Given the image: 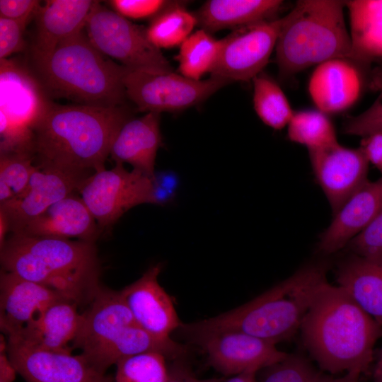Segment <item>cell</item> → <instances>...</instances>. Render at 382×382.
I'll return each instance as SVG.
<instances>
[{
    "mask_svg": "<svg viewBox=\"0 0 382 382\" xmlns=\"http://www.w3.org/2000/svg\"><path fill=\"white\" fill-rule=\"evenodd\" d=\"M131 119L125 105L51 103L33 129L34 163L90 176L105 168L117 133Z\"/></svg>",
    "mask_w": 382,
    "mask_h": 382,
    "instance_id": "obj_1",
    "label": "cell"
},
{
    "mask_svg": "<svg viewBox=\"0 0 382 382\" xmlns=\"http://www.w3.org/2000/svg\"><path fill=\"white\" fill-rule=\"evenodd\" d=\"M303 345L320 370L331 375L366 373L382 325L340 286L325 282L300 329Z\"/></svg>",
    "mask_w": 382,
    "mask_h": 382,
    "instance_id": "obj_2",
    "label": "cell"
},
{
    "mask_svg": "<svg viewBox=\"0 0 382 382\" xmlns=\"http://www.w3.org/2000/svg\"><path fill=\"white\" fill-rule=\"evenodd\" d=\"M326 281L324 267L307 266L241 306L201 321L181 323L178 330L189 340L211 332L235 331L276 345L299 330Z\"/></svg>",
    "mask_w": 382,
    "mask_h": 382,
    "instance_id": "obj_3",
    "label": "cell"
},
{
    "mask_svg": "<svg viewBox=\"0 0 382 382\" xmlns=\"http://www.w3.org/2000/svg\"><path fill=\"white\" fill-rule=\"evenodd\" d=\"M0 260L3 270L56 290L78 305L90 303L100 287L92 241L12 233L1 248Z\"/></svg>",
    "mask_w": 382,
    "mask_h": 382,
    "instance_id": "obj_4",
    "label": "cell"
},
{
    "mask_svg": "<svg viewBox=\"0 0 382 382\" xmlns=\"http://www.w3.org/2000/svg\"><path fill=\"white\" fill-rule=\"evenodd\" d=\"M33 62L35 77L47 95L66 98L81 105H124L126 67L105 58L83 32Z\"/></svg>",
    "mask_w": 382,
    "mask_h": 382,
    "instance_id": "obj_5",
    "label": "cell"
},
{
    "mask_svg": "<svg viewBox=\"0 0 382 382\" xmlns=\"http://www.w3.org/2000/svg\"><path fill=\"white\" fill-rule=\"evenodd\" d=\"M345 1L299 0L281 18L275 46L281 78L333 58L356 59L345 22Z\"/></svg>",
    "mask_w": 382,
    "mask_h": 382,
    "instance_id": "obj_6",
    "label": "cell"
},
{
    "mask_svg": "<svg viewBox=\"0 0 382 382\" xmlns=\"http://www.w3.org/2000/svg\"><path fill=\"white\" fill-rule=\"evenodd\" d=\"M86 35L101 54L130 70L168 73L173 68L161 50L148 39L144 29L96 1L86 27Z\"/></svg>",
    "mask_w": 382,
    "mask_h": 382,
    "instance_id": "obj_7",
    "label": "cell"
},
{
    "mask_svg": "<svg viewBox=\"0 0 382 382\" xmlns=\"http://www.w3.org/2000/svg\"><path fill=\"white\" fill-rule=\"evenodd\" d=\"M229 83L212 76L197 81L173 71L156 74L127 68L123 77L127 98L146 113L185 110L202 103Z\"/></svg>",
    "mask_w": 382,
    "mask_h": 382,
    "instance_id": "obj_8",
    "label": "cell"
},
{
    "mask_svg": "<svg viewBox=\"0 0 382 382\" xmlns=\"http://www.w3.org/2000/svg\"><path fill=\"white\" fill-rule=\"evenodd\" d=\"M382 88V62L337 57L317 65L308 92L317 109L338 113L353 106L366 92Z\"/></svg>",
    "mask_w": 382,
    "mask_h": 382,
    "instance_id": "obj_9",
    "label": "cell"
},
{
    "mask_svg": "<svg viewBox=\"0 0 382 382\" xmlns=\"http://www.w3.org/2000/svg\"><path fill=\"white\" fill-rule=\"evenodd\" d=\"M78 192L102 228L112 225L137 205L154 204L153 178L135 169L128 171L120 163L91 175Z\"/></svg>",
    "mask_w": 382,
    "mask_h": 382,
    "instance_id": "obj_10",
    "label": "cell"
},
{
    "mask_svg": "<svg viewBox=\"0 0 382 382\" xmlns=\"http://www.w3.org/2000/svg\"><path fill=\"white\" fill-rule=\"evenodd\" d=\"M282 19L257 22L235 29L219 40L210 76L228 81H248L262 72L275 49Z\"/></svg>",
    "mask_w": 382,
    "mask_h": 382,
    "instance_id": "obj_11",
    "label": "cell"
},
{
    "mask_svg": "<svg viewBox=\"0 0 382 382\" xmlns=\"http://www.w3.org/2000/svg\"><path fill=\"white\" fill-rule=\"evenodd\" d=\"M200 346L209 364L225 376L270 367L288 354L275 345L235 331H221L197 336L191 340Z\"/></svg>",
    "mask_w": 382,
    "mask_h": 382,
    "instance_id": "obj_12",
    "label": "cell"
},
{
    "mask_svg": "<svg viewBox=\"0 0 382 382\" xmlns=\"http://www.w3.org/2000/svg\"><path fill=\"white\" fill-rule=\"evenodd\" d=\"M6 353L26 382H115L81 354L35 349L8 340Z\"/></svg>",
    "mask_w": 382,
    "mask_h": 382,
    "instance_id": "obj_13",
    "label": "cell"
},
{
    "mask_svg": "<svg viewBox=\"0 0 382 382\" xmlns=\"http://www.w3.org/2000/svg\"><path fill=\"white\" fill-rule=\"evenodd\" d=\"M308 152L316 180L335 214L368 180L369 163L360 147L347 148L337 141Z\"/></svg>",
    "mask_w": 382,
    "mask_h": 382,
    "instance_id": "obj_14",
    "label": "cell"
},
{
    "mask_svg": "<svg viewBox=\"0 0 382 382\" xmlns=\"http://www.w3.org/2000/svg\"><path fill=\"white\" fill-rule=\"evenodd\" d=\"M89 176L37 166L25 189L8 202L0 204L12 233L23 231L34 219L50 206L74 194Z\"/></svg>",
    "mask_w": 382,
    "mask_h": 382,
    "instance_id": "obj_15",
    "label": "cell"
},
{
    "mask_svg": "<svg viewBox=\"0 0 382 382\" xmlns=\"http://www.w3.org/2000/svg\"><path fill=\"white\" fill-rule=\"evenodd\" d=\"M135 320L120 291L100 287L88 309L81 314L78 332L73 340L88 361Z\"/></svg>",
    "mask_w": 382,
    "mask_h": 382,
    "instance_id": "obj_16",
    "label": "cell"
},
{
    "mask_svg": "<svg viewBox=\"0 0 382 382\" xmlns=\"http://www.w3.org/2000/svg\"><path fill=\"white\" fill-rule=\"evenodd\" d=\"M161 265L150 267L137 281L120 291L135 323L160 337H170L181 323L171 299L158 283Z\"/></svg>",
    "mask_w": 382,
    "mask_h": 382,
    "instance_id": "obj_17",
    "label": "cell"
},
{
    "mask_svg": "<svg viewBox=\"0 0 382 382\" xmlns=\"http://www.w3.org/2000/svg\"><path fill=\"white\" fill-rule=\"evenodd\" d=\"M0 64V115L11 124L33 131L51 102L25 66L7 59H1Z\"/></svg>",
    "mask_w": 382,
    "mask_h": 382,
    "instance_id": "obj_18",
    "label": "cell"
},
{
    "mask_svg": "<svg viewBox=\"0 0 382 382\" xmlns=\"http://www.w3.org/2000/svg\"><path fill=\"white\" fill-rule=\"evenodd\" d=\"M64 299L71 300L56 290L1 270V332L6 335L7 337L16 334L36 319L50 305Z\"/></svg>",
    "mask_w": 382,
    "mask_h": 382,
    "instance_id": "obj_19",
    "label": "cell"
},
{
    "mask_svg": "<svg viewBox=\"0 0 382 382\" xmlns=\"http://www.w3.org/2000/svg\"><path fill=\"white\" fill-rule=\"evenodd\" d=\"M382 208V178L366 181L334 214V219L322 234L319 250L336 253L361 232Z\"/></svg>",
    "mask_w": 382,
    "mask_h": 382,
    "instance_id": "obj_20",
    "label": "cell"
},
{
    "mask_svg": "<svg viewBox=\"0 0 382 382\" xmlns=\"http://www.w3.org/2000/svg\"><path fill=\"white\" fill-rule=\"evenodd\" d=\"M96 1L49 0L36 14L33 60L50 54L62 42L83 32Z\"/></svg>",
    "mask_w": 382,
    "mask_h": 382,
    "instance_id": "obj_21",
    "label": "cell"
},
{
    "mask_svg": "<svg viewBox=\"0 0 382 382\" xmlns=\"http://www.w3.org/2000/svg\"><path fill=\"white\" fill-rule=\"evenodd\" d=\"M78 306L69 299L55 302L7 340L35 349L71 352L69 344L74 340L81 320Z\"/></svg>",
    "mask_w": 382,
    "mask_h": 382,
    "instance_id": "obj_22",
    "label": "cell"
},
{
    "mask_svg": "<svg viewBox=\"0 0 382 382\" xmlns=\"http://www.w3.org/2000/svg\"><path fill=\"white\" fill-rule=\"evenodd\" d=\"M98 228L81 197L71 194L50 206L20 233L93 242Z\"/></svg>",
    "mask_w": 382,
    "mask_h": 382,
    "instance_id": "obj_23",
    "label": "cell"
},
{
    "mask_svg": "<svg viewBox=\"0 0 382 382\" xmlns=\"http://www.w3.org/2000/svg\"><path fill=\"white\" fill-rule=\"evenodd\" d=\"M161 144L160 113L149 112L127 121L117 133L110 155L115 163H127L154 178L155 161Z\"/></svg>",
    "mask_w": 382,
    "mask_h": 382,
    "instance_id": "obj_24",
    "label": "cell"
},
{
    "mask_svg": "<svg viewBox=\"0 0 382 382\" xmlns=\"http://www.w3.org/2000/svg\"><path fill=\"white\" fill-rule=\"evenodd\" d=\"M280 0H209L195 14L201 29L213 33L274 19Z\"/></svg>",
    "mask_w": 382,
    "mask_h": 382,
    "instance_id": "obj_25",
    "label": "cell"
},
{
    "mask_svg": "<svg viewBox=\"0 0 382 382\" xmlns=\"http://www.w3.org/2000/svg\"><path fill=\"white\" fill-rule=\"evenodd\" d=\"M336 277L338 286L382 325V260L352 255L340 265Z\"/></svg>",
    "mask_w": 382,
    "mask_h": 382,
    "instance_id": "obj_26",
    "label": "cell"
},
{
    "mask_svg": "<svg viewBox=\"0 0 382 382\" xmlns=\"http://www.w3.org/2000/svg\"><path fill=\"white\" fill-rule=\"evenodd\" d=\"M185 352L184 346L170 337L156 336L135 323L122 330L88 362L100 373L106 374L110 366L132 355L158 352L173 359Z\"/></svg>",
    "mask_w": 382,
    "mask_h": 382,
    "instance_id": "obj_27",
    "label": "cell"
},
{
    "mask_svg": "<svg viewBox=\"0 0 382 382\" xmlns=\"http://www.w3.org/2000/svg\"><path fill=\"white\" fill-rule=\"evenodd\" d=\"M352 53L357 59L382 62V0L345 1Z\"/></svg>",
    "mask_w": 382,
    "mask_h": 382,
    "instance_id": "obj_28",
    "label": "cell"
},
{
    "mask_svg": "<svg viewBox=\"0 0 382 382\" xmlns=\"http://www.w3.org/2000/svg\"><path fill=\"white\" fill-rule=\"evenodd\" d=\"M197 25L194 13L185 8V2L178 1L154 17L146 33L149 41L159 50L180 46Z\"/></svg>",
    "mask_w": 382,
    "mask_h": 382,
    "instance_id": "obj_29",
    "label": "cell"
},
{
    "mask_svg": "<svg viewBox=\"0 0 382 382\" xmlns=\"http://www.w3.org/2000/svg\"><path fill=\"white\" fill-rule=\"evenodd\" d=\"M252 81L253 106L260 119L274 129L288 125L294 111L278 83L263 71Z\"/></svg>",
    "mask_w": 382,
    "mask_h": 382,
    "instance_id": "obj_30",
    "label": "cell"
},
{
    "mask_svg": "<svg viewBox=\"0 0 382 382\" xmlns=\"http://www.w3.org/2000/svg\"><path fill=\"white\" fill-rule=\"evenodd\" d=\"M219 40L202 29L192 33L180 46L176 59L180 74L193 79L212 70L219 52Z\"/></svg>",
    "mask_w": 382,
    "mask_h": 382,
    "instance_id": "obj_31",
    "label": "cell"
},
{
    "mask_svg": "<svg viewBox=\"0 0 382 382\" xmlns=\"http://www.w3.org/2000/svg\"><path fill=\"white\" fill-rule=\"evenodd\" d=\"M287 127L289 140L306 146L308 150L337 141L331 120L318 110L294 112Z\"/></svg>",
    "mask_w": 382,
    "mask_h": 382,
    "instance_id": "obj_32",
    "label": "cell"
},
{
    "mask_svg": "<svg viewBox=\"0 0 382 382\" xmlns=\"http://www.w3.org/2000/svg\"><path fill=\"white\" fill-rule=\"evenodd\" d=\"M115 382H165L169 371L166 357L158 352H145L120 359Z\"/></svg>",
    "mask_w": 382,
    "mask_h": 382,
    "instance_id": "obj_33",
    "label": "cell"
},
{
    "mask_svg": "<svg viewBox=\"0 0 382 382\" xmlns=\"http://www.w3.org/2000/svg\"><path fill=\"white\" fill-rule=\"evenodd\" d=\"M270 368L260 382H317L322 374L307 359L296 354H288Z\"/></svg>",
    "mask_w": 382,
    "mask_h": 382,
    "instance_id": "obj_34",
    "label": "cell"
},
{
    "mask_svg": "<svg viewBox=\"0 0 382 382\" xmlns=\"http://www.w3.org/2000/svg\"><path fill=\"white\" fill-rule=\"evenodd\" d=\"M37 168L32 155L1 154L0 180L5 182L12 189L16 196L25 189Z\"/></svg>",
    "mask_w": 382,
    "mask_h": 382,
    "instance_id": "obj_35",
    "label": "cell"
},
{
    "mask_svg": "<svg viewBox=\"0 0 382 382\" xmlns=\"http://www.w3.org/2000/svg\"><path fill=\"white\" fill-rule=\"evenodd\" d=\"M347 245L353 255L371 260H382V208Z\"/></svg>",
    "mask_w": 382,
    "mask_h": 382,
    "instance_id": "obj_36",
    "label": "cell"
},
{
    "mask_svg": "<svg viewBox=\"0 0 382 382\" xmlns=\"http://www.w3.org/2000/svg\"><path fill=\"white\" fill-rule=\"evenodd\" d=\"M342 131L347 134L363 137L382 132V88L367 110L357 116L345 118Z\"/></svg>",
    "mask_w": 382,
    "mask_h": 382,
    "instance_id": "obj_37",
    "label": "cell"
},
{
    "mask_svg": "<svg viewBox=\"0 0 382 382\" xmlns=\"http://www.w3.org/2000/svg\"><path fill=\"white\" fill-rule=\"evenodd\" d=\"M178 1L163 0H112L114 11L125 18L144 19L152 18L175 4Z\"/></svg>",
    "mask_w": 382,
    "mask_h": 382,
    "instance_id": "obj_38",
    "label": "cell"
},
{
    "mask_svg": "<svg viewBox=\"0 0 382 382\" xmlns=\"http://www.w3.org/2000/svg\"><path fill=\"white\" fill-rule=\"evenodd\" d=\"M28 20H15L0 17V59H6L11 54L22 50L23 34Z\"/></svg>",
    "mask_w": 382,
    "mask_h": 382,
    "instance_id": "obj_39",
    "label": "cell"
},
{
    "mask_svg": "<svg viewBox=\"0 0 382 382\" xmlns=\"http://www.w3.org/2000/svg\"><path fill=\"white\" fill-rule=\"evenodd\" d=\"M40 8V1L0 0V17L30 21Z\"/></svg>",
    "mask_w": 382,
    "mask_h": 382,
    "instance_id": "obj_40",
    "label": "cell"
},
{
    "mask_svg": "<svg viewBox=\"0 0 382 382\" xmlns=\"http://www.w3.org/2000/svg\"><path fill=\"white\" fill-rule=\"evenodd\" d=\"M360 148L369 163L382 170V132L363 137Z\"/></svg>",
    "mask_w": 382,
    "mask_h": 382,
    "instance_id": "obj_41",
    "label": "cell"
},
{
    "mask_svg": "<svg viewBox=\"0 0 382 382\" xmlns=\"http://www.w3.org/2000/svg\"><path fill=\"white\" fill-rule=\"evenodd\" d=\"M224 377L201 379L191 374L180 369L172 370L168 372V376L165 382H224Z\"/></svg>",
    "mask_w": 382,
    "mask_h": 382,
    "instance_id": "obj_42",
    "label": "cell"
},
{
    "mask_svg": "<svg viewBox=\"0 0 382 382\" xmlns=\"http://www.w3.org/2000/svg\"><path fill=\"white\" fill-rule=\"evenodd\" d=\"M360 376L357 372H347L339 377L322 373L317 382H359Z\"/></svg>",
    "mask_w": 382,
    "mask_h": 382,
    "instance_id": "obj_43",
    "label": "cell"
},
{
    "mask_svg": "<svg viewBox=\"0 0 382 382\" xmlns=\"http://www.w3.org/2000/svg\"><path fill=\"white\" fill-rule=\"evenodd\" d=\"M257 371H246L236 375L224 382H257L256 380Z\"/></svg>",
    "mask_w": 382,
    "mask_h": 382,
    "instance_id": "obj_44",
    "label": "cell"
},
{
    "mask_svg": "<svg viewBox=\"0 0 382 382\" xmlns=\"http://www.w3.org/2000/svg\"><path fill=\"white\" fill-rule=\"evenodd\" d=\"M14 196L12 189L5 182L0 180V204L8 202Z\"/></svg>",
    "mask_w": 382,
    "mask_h": 382,
    "instance_id": "obj_45",
    "label": "cell"
},
{
    "mask_svg": "<svg viewBox=\"0 0 382 382\" xmlns=\"http://www.w3.org/2000/svg\"><path fill=\"white\" fill-rule=\"evenodd\" d=\"M10 231L6 217L0 212V248L4 245L7 232Z\"/></svg>",
    "mask_w": 382,
    "mask_h": 382,
    "instance_id": "obj_46",
    "label": "cell"
},
{
    "mask_svg": "<svg viewBox=\"0 0 382 382\" xmlns=\"http://www.w3.org/2000/svg\"><path fill=\"white\" fill-rule=\"evenodd\" d=\"M374 382H382V358L377 359L374 371Z\"/></svg>",
    "mask_w": 382,
    "mask_h": 382,
    "instance_id": "obj_47",
    "label": "cell"
},
{
    "mask_svg": "<svg viewBox=\"0 0 382 382\" xmlns=\"http://www.w3.org/2000/svg\"><path fill=\"white\" fill-rule=\"evenodd\" d=\"M382 358V347L378 352L377 359Z\"/></svg>",
    "mask_w": 382,
    "mask_h": 382,
    "instance_id": "obj_48",
    "label": "cell"
},
{
    "mask_svg": "<svg viewBox=\"0 0 382 382\" xmlns=\"http://www.w3.org/2000/svg\"><path fill=\"white\" fill-rule=\"evenodd\" d=\"M0 382H10V381H6L1 380V379H0Z\"/></svg>",
    "mask_w": 382,
    "mask_h": 382,
    "instance_id": "obj_49",
    "label": "cell"
}]
</instances>
